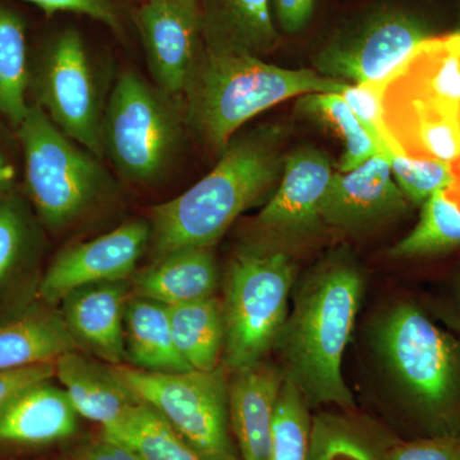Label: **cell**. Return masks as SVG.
Segmentation results:
<instances>
[{
    "mask_svg": "<svg viewBox=\"0 0 460 460\" xmlns=\"http://www.w3.org/2000/svg\"><path fill=\"white\" fill-rule=\"evenodd\" d=\"M77 349L62 314L30 308L0 323V371L54 362Z\"/></svg>",
    "mask_w": 460,
    "mask_h": 460,
    "instance_id": "7402d4cb",
    "label": "cell"
},
{
    "mask_svg": "<svg viewBox=\"0 0 460 460\" xmlns=\"http://www.w3.org/2000/svg\"><path fill=\"white\" fill-rule=\"evenodd\" d=\"M150 223L132 219L89 241L63 248L40 281L47 304H60L78 288L104 281L129 280L150 247Z\"/></svg>",
    "mask_w": 460,
    "mask_h": 460,
    "instance_id": "7c38bea8",
    "label": "cell"
},
{
    "mask_svg": "<svg viewBox=\"0 0 460 460\" xmlns=\"http://www.w3.org/2000/svg\"><path fill=\"white\" fill-rule=\"evenodd\" d=\"M66 460H142L137 453L122 443L102 438L78 447Z\"/></svg>",
    "mask_w": 460,
    "mask_h": 460,
    "instance_id": "f35d334b",
    "label": "cell"
},
{
    "mask_svg": "<svg viewBox=\"0 0 460 460\" xmlns=\"http://www.w3.org/2000/svg\"><path fill=\"white\" fill-rule=\"evenodd\" d=\"M30 59L26 23L8 5L0 4V114L14 128L29 111Z\"/></svg>",
    "mask_w": 460,
    "mask_h": 460,
    "instance_id": "4316f807",
    "label": "cell"
},
{
    "mask_svg": "<svg viewBox=\"0 0 460 460\" xmlns=\"http://www.w3.org/2000/svg\"><path fill=\"white\" fill-rule=\"evenodd\" d=\"M78 413L49 380L27 386L0 410V444L40 447L75 434Z\"/></svg>",
    "mask_w": 460,
    "mask_h": 460,
    "instance_id": "d6986e66",
    "label": "cell"
},
{
    "mask_svg": "<svg viewBox=\"0 0 460 460\" xmlns=\"http://www.w3.org/2000/svg\"><path fill=\"white\" fill-rule=\"evenodd\" d=\"M41 9L47 16L56 13H75L93 18L124 36L128 26V12L124 0H25Z\"/></svg>",
    "mask_w": 460,
    "mask_h": 460,
    "instance_id": "836d02e7",
    "label": "cell"
},
{
    "mask_svg": "<svg viewBox=\"0 0 460 460\" xmlns=\"http://www.w3.org/2000/svg\"><path fill=\"white\" fill-rule=\"evenodd\" d=\"M132 20L151 83L181 99L205 49L199 12L172 0H148L140 3Z\"/></svg>",
    "mask_w": 460,
    "mask_h": 460,
    "instance_id": "5bb4252c",
    "label": "cell"
},
{
    "mask_svg": "<svg viewBox=\"0 0 460 460\" xmlns=\"http://www.w3.org/2000/svg\"><path fill=\"white\" fill-rule=\"evenodd\" d=\"M286 131L277 124L237 133L213 171L148 214L154 260L186 247H214L248 208L270 199L283 174Z\"/></svg>",
    "mask_w": 460,
    "mask_h": 460,
    "instance_id": "6da1fadb",
    "label": "cell"
},
{
    "mask_svg": "<svg viewBox=\"0 0 460 460\" xmlns=\"http://www.w3.org/2000/svg\"><path fill=\"white\" fill-rule=\"evenodd\" d=\"M395 440L370 420L320 413L313 417L307 460H389Z\"/></svg>",
    "mask_w": 460,
    "mask_h": 460,
    "instance_id": "cb8c5ba5",
    "label": "cell"
},
{
    "mask_svg": "<svg viewBox=\"0 0 460 460\" xmlns=\"http://www.w3.org/2000/svg\"><path fill=\"white\" fill-rule=\"evenodd\" d=\"M14 181H16V169L0 150V199L13 192Z\"/></svg>",
    "mask_w": 460,
    "mask_h": 460,
    "instance_id": "ab89813d",
    "label": "cell"
},
{
    "mask_svg": "<svg viewBox=\"0 0 460 460\" xmlns=\"http://www.w3.org/2000/svg\"><path fill=\"white\" fill-rule=\"evenodd\" d=\"M169 317L175 347L190 370L213 371L223 365V311L217 296L171 305Z\"/></svg>",
    "mask_w": 460,
    "mask_h": 460,
    "instance_id": "d4e9b609",
    "label": "cell"
},
{
    "mask_svg": "<svg viewBox=\"0 0 460 460\" xmlns=\"http://www.w3.org/2000/svg\"><path fill=\"white\" fill-rule=\"evenodd\" d=\"M56 377L78 416L98 423L104 436L122 428L142 402L117 376L113 366L84 356L77 349L58 357Z\"/></svg>",
    "mask_w": 460,
    "mask_h": 460,
    "instance_id": "e0dca14e",
    "label": "cell"
},
{
    "mask_svg": "<svg viewBox=\"0 0 460 460\" xmlns=\"http://www.w3.org/2000/svg\"><path fill=\"white\" fill-rule=\"evenodd\" d=\"M383 123L392 154L460 157V32L420 42L384 81Z\"/></svg>",
    "mask_w": 460,
    "mask_h": 460,
    "instance_id": "5b68a950",
    "label": "cell"
},
{
    "mask_svg": "<svg viewBox=\"0 0 460 460\" xmlns=\"http://www.w3.org/2000/svg\"><path fill=\"white\" fill-rule=\"evenodd\" d=\"M387 160L395 183L411 206L420 208L436 193L456 183V175L447 163L414 159L401 154H392Z\"/></svg>",
    "mask_w": 460,
    "mask_h": 460,
    "instance_id": "1f68e13d",
    "label": "cell"
},
{
    "mask_svg": "<svg viewBox=\"0 0 460 460\" xmlns=\"http://www.w3.org/2000/svg\"><path fill=\"white\" fill-rule=\"evenodd\" d=\"M286 246L261 242L241 248L226 270L223 365L229 372L263 361L278 343L296 283Z\"/></svg>",
    "mask_w": 460,
    "mask_h": 460,
    "instance_id": "ba28073f",
    "label": "cell"
},
{
    "mask_svg": "<svg viewBox=\"0 0 460 460\" xmlns=\"http://www.w3.org/2000/svg\"><path fill=\"white\" fill-rule=\"evenodd\" d=\"M26 195L49 232H71L122 199V187L100 157L69 138L36 104L17 127Z\"/></svg>",
    "mask_w": 460,
    "mask_h": 460,
    "instance_id": "8992f818",
    "label": "cell"
},
{
    "mask_svg": "<svg viewBox=\"0 0 460 460\" xmlns=\"http://www.w3.org/2000/svg\"><path fill=\"white\" fill-rule=\"evenodd\" d=\"M56 377V361L0 371V410L27 386Z\"/></svg>",
    "mask_w": 460,
    "mask_h": 460,
    "instance_id": "8d00e7d4",
    "label": "cell"
},
{
    "mask_svg": "<svg viewBox=\"0 0 460 460\" xmlns=\"http://www.w3.org/2000/svg\"><path fill=\"white\" fill-rule=\"evenodd\" d=\"M419 222L396 242L390 256L402 261H429L460 251V195L450 189L420 206Z\"/></svg>",
    "mask_w": 460,
    "mask_h": 460,
    "instance_id": "484cf974",
    "label": "cell"
},
{
    "mask_svg": "<svg viewBox=\"0 0 460 460\" xmlns=\"http://www.w3.org/2000/svg\"><path fill=\"white\" fill-rule=\"evenodd\" d=\"M38 223L25 199L16 193L0 199V287L40 250Z\"/></svg>",
    "mask_w": 460,
    "mask_h": 460,
    "instance_id": "f546056e",
    "label": "cell"
},
{
    "mask_svg": "<svg viewBox=\"0 0 460 460\" xmlns=\"http://www.w3.org/2000/svg\"><path fill=\"white\" fill-rule=\"evenodd\" d=\"M283 368L263 361L229 372V417L241 460H268Z\"/></svg>",
    "mask_w": 460,
    "mask_h": 460,
    "instance_id": "ac0fdd59",
    "label": "cell"
},
{
    "mask_svg": "<svg viewBox=\"0 0 460 460\" xmlns=\"http://www.w3.org/2000/svg\"><path fill=\"white\" fill-rule=\"evenodd\" d=\"M310 411L302 393L286 377L275 405L268 460H307L314 417Z\"/></svg>",
    "mask_w": 460,
    "mask_h": 460,
    "instance_id": "4dcf8cb0",
    "label": "cell"
},
{
    "mask_svg": "<svg viewBox=\"0 0 460 460\" xmlns=\"http://www.w3.org/2000/svg\"><path fill=\"white\" fill-rule=\"evenodd\" d=\"M436 287L434 295L423 304L436 320L460 335V263Z\"/></svg>",
    "mask_w": 460,
    "mask_h": 460,
    "instance_id": "d590c367",
    "label": "cell"
},
{
    "mask_svg": "<svg viewBox=\"0 0 460 460\" xmlns=\"http://www.w3.org/2000/svg\"><path fill=\"white\" fill-rule=\"evenodd\" d=\"M205 48L262 58L279 42L272 0H199Z\"/></svg>",
    "mask_w": 460,
    "mask_h": 460,
    "instance_id": "ffe728a7",
    "label": "cell"
},
{
    "mask_svg": "<svg viewBox=\"0 0 460 460\" xmlns=\"http://www.w3.org/2000/svg\"><path fill=\"white\" fill-rule=\"evenodd\" d=\"M117 376L153 407L204 460H241L229 417V371L175 374L113 366Z\"/></svg>",
    "mask_w": 460,
    "mask_h": 460,
    "instance_id": "30bf717a",
    "label": "cell"
},
{
    "mask_svg": "<svg viewBox=\"0 0 460 460\" xmlns=\"http://www.w3.org/2000/svg\"><path fill=\"white\" fill-rule=\"evenodd\" d=\"M137 2L144 3L148 2V0H137ZM172 2L181 3V4L199 12V0H172Z\"/></svg>",
    "mask_w": 460,
    "mask_h": 460,
    "instance_id": "60d3db41",
    "label": "cell"
},
{
    "mask_svg": "<svg viewBox=\"0 0 460 460\" xmlns=\"http://www.w3.org/2000/svg\"><path fill=\"white\" fill-rule=\"evenodd\" d=\"M131 280L104 281L75 289L63 299L62 317L78 348L111 366L126 358L124 314Z\"/></svg>",
    "mask_w": 460,
    "mask_h": 460,
    "instance_id": "2e32d148",
    "label": "cell"
},
{
    "mask_svg": "<svg viewBox=\"0 0 460 460\" xmlns=\"http://www.w3.org/2000/svg\"><path fill=\"white\" fill-rule=\"evenodd\" d=\"M376 344L411 438H460V335L405 298L381 321Z\"/></svg>",
    "mask_w": 460,
    "mask_h": 460,
    "instance_id": "3957f363",
    "label": "cell"
},
{
    "mask_svg": "<svg viewBox=\"0 0 460 460\" xmlns=\"http://www.w3.org/2000/svg\"><path fill=\"white\" fill-rule=\"evenodd\" d=\"M410 206L393 178L389 160L377 154L352 171L334 172L321 217L325 226L359 233L398 219Z\"/></svg>",
    "mask_w": 460,
    "mask_h": 460,
    "instance_id": "9a60e30c",
    "label": "cell"
},
{
    "mask_svg": "<svg viewBox=\"0 0 460 460\" xmlns=\"http://www.w3.org/2000/svg\"><path fill=\"white\" fill-rule=\"evenodd\" d=\"M389 460H460V438L431 436L410 440L396 438Z\"/></svg>",
    "mask_w": 460,
    "mask_h": 460,
    "instance_id": "e575fe53",
    "label": "cell"
},
{
    "mask_svg": "<svg viewBox=\"0 0 460 460\" xmlns=\"http://www.w3.org/2000/svg\"><path fill=\"white\" fill-rule=\"evenodd\" d=\"M183 100L168 95L133 69L109 93L102 153L124 181L150 187L172 171L186 141Z\"/></svg>",
    "mask_w": 460,
    "mask_h": 460,
    "instance_id": "52a82bcc",
    "label": "cell"
},
{
    "mask_svg": "<svg viewBox=\"0 0 460 460\" xmlns=\"http://www.w3.org/2000/svg\"><path fill=\"white\" fill-rule=\"evenodd\" d=\"M347 86L311 69L205 48L181 100L189 132L219 157L242 126L262 111L308 93H341Z\"/></svg>",
    "mask_w": 460,
    "mask_h": 460,
    "instance_id": "277c9868",
    "label": "cell"
},
{
    "mask_svg": "<svg viewBox=\"0 0 460 460\" xmlns=\"http://www.w3.org/2000/svg\"><path fill=\"white\" fill-rule=\"evenodd\" d=\"M133 296L177 305L215 296L219 268L214 247H186L153 260L131 281Z\"/></svg>",
    "mask_w": 460,
    "mask_h": 460,
    "instance_id": "44dd1931",
    "label": "cell"
},
{
    "mask_svg": "<svg viewBox=\"0 0 460 460\" xmlns=\"http://www.w3.org/2000/svg\"><path fill=\"white\" fill-rule=\"evenodd\" d=\"M302 113L311 115L339 133L344 151L338 163V172H349L366 160L380 154L377 145L365 131L341 93H308L298 100Z\"/></svg>",
    "mask_w": 460,
    "mask_h": 460,
    "instance_id": "f1b7e54d",
    "label": "cell"
},
{
    "mask_svg": "<svg viewBox=\"0 0 460 460\" xmlns=\"http://www.w3.org/2000/svg\"><path fill=\"white\" fill-rule=\"evenodd\" d=\"M104 438L127 445L142 460H204L164 417L145 402L136 408L122 428Z\"/></svg>",
    "mask_w": 460,
    "mask_h": 460,
    "instance_id": "83f0119b",
    "label": "cell"
},
{
    "mask_svg": "<svg viewBox=\"0 0 460 460\" xmlns=\"http://www.w3.org/2000/svg\"><path fill=\"white\" fill-rule=\"evenodd\" d=\"M126 357L133 367L150 372L190 371L172 339L168 305L131 296L124 314Z\"/></svg>",
    "mask_w": 460,
    "mask_h": 460,
    "instance_id": "603a6c76",
    "label": "cell"
},
{
    "mask_svg": "<svg viewBox=\"0 0 460 460\" xmlns=\"http://www.w3.org/2000/svg\"><path fill=\"white\" fill-rule=\"evenodd\" d=\"M332 174V160L319 148L304 146L288 154L279 184L255 220L265 242L283 246L319 234Z\"/></svg>",
    "mask_w": 460,
    "mask_h": 460,
    "instance_id": "4fadbf2b",
    "label": "cell"
},
{
    "mask_svg": "<svg viewBox=\"0 0 460 460\" xmlns=\"http://www.w3.org/2000/svg\"><path fill=\"white\" fill-rule=\"evenodd\" d=\"M29 91L33 104L60 131L104 159L102 131L109 93L83 33L66 27L45 39L30 62Z\"/></svg>",
    "mask_w": 460,
    "mask_h": 460,
    "instance_id": "9c48e42d",
    "label": "cell"
},
{
    "mask_svg": "<svg viewBox=\"0 0 460 460\" xmlns=\"http://www.w3.org/2000/svg\"><path fill=\"white\" fill-rule=\"evenodd\" d=\"M365 279L347 252H334L299 281L286 325L275 345L283 371L310 408L354 407L345 384V348L358 316Z\"/></svg>",
    "mask_w": 460,
    "mask_h": 460,
    "instance_id": "7a4b0ae2",
    "label": "cell"
},
{
    "mask_svg": "<svg viewBox=\"0 0 460 460\" xmlns=\"http://www.w3.org/2000/svg\"><path fill=\"white\" fill-rule=\"evenodd\" d=\"M384 83H370L362 84H348L347 89L341 93L345 104L356 115L365 131L377 145L380 154L389 157L392 153L386 144L385 128L383 123V96Z\"/></svg>",
    "mask_w": 460,
    "mask_h": 460,
    "instance_id": "d6a6232c",
    "label": "cell"
},
{
    "mask_svg": "<svg viewBox=\"0 0 460 460\" xmlns=\"http://www.w3.org/2000/svg\"><path fill=\"white\" fill-rule=\"evenodd\" d=\"M317 0H272V12L279 31L296 35L313 20Z\"/></svg>",
    "mask_w": 460,
    "mask_h": 460,
    "instance_id": "74e56055",
    "label": "cell"
},
{
    "mask_svg": "<svg viewBox=\"0 0 460 460\" xmlns=\"http://www.w3.org/2000/svg\"><path fill=\"white\" fill-rule=\"evenodd\" d=\"M431 38L420 18L398 8L372 11L339 30L323 48L316 72L348 84L384 83Z\"/></svg>",
    "mask_w": 460,
    "mask_h": 460,
    "instance_id": "8fae6325",
    "label": "cell"
}]
</instances>
